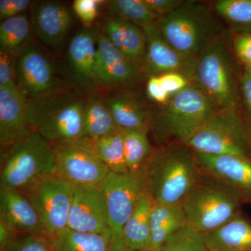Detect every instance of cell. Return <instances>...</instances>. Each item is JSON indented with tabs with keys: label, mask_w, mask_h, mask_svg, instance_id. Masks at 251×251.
<instances>
[{
	"label": "cell",
	"mask_w": 251,
	"mask_h": 251,
	"mask_svg": "<svg viewBox=\"0 0 251 251\" xmlns=\"http://www.w3.org/2000/svg\"><path fill=\"white\" fill-rule=\"evenodd\" d=\"M140 173L155 202L179 205L201 171L194 151L185 144L177 143L153 151Z\"/></svg>",
	"instance_id": "obj_1"
},
{
	"label": "cell",
	"mask_w": 251,
	"mask_h": 251,
	"mask_svg": "<svg viewBox=\"0 0 251 251\" xmlns=\"http://www.w3.org/2000/svg\"><path fill=\"white\" fill-rule=\"evenodd\" d=\"M86 102L79 92L64 88L44 97L27 98L31 130L52 145L83 138Z\"/></svg>",
	"instance_id": "obj_2"
},
{
	"label": "cell",
	"mask_w": 251,
	"mask_h": 251,
	"mask_svg": "<svg viewBox=\"0 0 251 251\" xmlns=\"http://www.w3.org/2000/svg\"><path fill=\"white\" fill-rule=\"evenodd\" d=\"M162 35L179 53L196 61L219 39L221 24L212 10L196 1H186L173 12L158 18Z\"/></svg>",
	"instance_id": "obj_3"
},
{
	"label": "cell",
	"mask_w": 251,
	"mask_h": 251,
	"mask_svg": "<svg viewBox=\"0 0 251 251\" xmlns=\"http://www.w3.org/2000/svg\"><path fill=\"white\" fill-rule=\"evenodd\" d=\"M242 200L233 188L201 173L181 206L186 224L206 234L233 219Z\"/></svg>",
	"instance_id": "obj_4"
},
{
	"label": "cell",
	"mask_w": 251,
	"mask_h": 251,
	"mask_svg": "<svg viewBox=\"0 0 251 251\" xmlns=\"http://www.w3.org/2000/svg\"><path fill=\"white\" fill-rule=\"evenodd\" d=\"M52 175H56L53 147L34 130L1 153L0 189L23 193Z\"/></svg>",
	"instance_id": "obj_5"
},
{
	"label": "cell",
	"mask_w": 251,
	"mask_h": 251,
	"mask_svg": "<svg viewBox=\"0 0 251 251\" xmlns=\"http://www.w3.org/2000/svg\"><path fill=\"white\" fill-rule=\"evenodd\" d=\"M217 110L211 99L196 83L171 97L153 122L158 139L185 144Z\"/></svg>",
	"instance_id": "obj_6"
},
{
	"label": "cell",
	"mask_w": 251,
	"mask_h": 251,
	"mask_svg": "<svg viewBox=\"0 0 251 251\" xmlns=\"http://www.w3.org/2000/svg\"><path fill=\"white\" fill-rule=\"evenodd\" d=\"M193 151L249 159V144L237 106L217 109L185 143Z\"/></svg>",
	"instance_id": "obj_7"
},
{
	"label": "cell",
	"mask_w": 251,
	"mask_h": 251,
	"mask_svg": "<svg viewBox=\"0 0 251 251\" xmlns=\"http://www.w3.org/2000/svg\"><path fill=\"white\" fill-rule=\"evenodd\" d=\"M194 83L217 109L237 106L233 66L228 49L221 39L213 41L195 64Z\"/></svg>",
	"instance_id": "obj_8"
},
{
	"label": "cell",
	"mask_w": 251,
	"mask_h": 251,
	"mask_svg": "<svg viewBox=\"0 0 251 251\" xmlns=\"http://www.w3.org/2000/svg\"><path fill=\"white\" fill-rule=\"evenodd\" d=\"M74 185L57 175L46 176L21 193L34 206L48 236L68 227Z\"/></svg>",
	"instance_id": "obj_9"
},
{
	"label": "cell",
	"mask_w": 251,
	"mask_h": 251,
	"mask_svg": "<svg viewBox=\"0 0 251 251\" xmlns=\"http://www.w3.org/2000/svg\"><path fill=\"white\" fill-rule=\"evenodd\" d=\"M56 175L73 185L99 186L109 173L87 138L52 145Z\"/></svg>",
	"instance_id": "obj_10"
},
{
	"label": "cell",
	"mask_w": 251,
	"mask_h": 251,
	"mask_svg": "<svg viewBox=\"0 0 251 251\" xmlns=\"http://www.w3.org/2000/svg\"><path fill=\"white\" fill-rule=\"evenodd\" d=\"M106 204L109 227L114 239L122 238V229L146 189L141 173L119 174L109 171L99 185Z\"/></svg>",
	"instance_id": "obj_11"
},
{
	"label": "cell",
	"mask_w": 251,
	"mask_h": 251,
	"mask_svg": "<svg viewBox=\"0 0 251 251\" xmlns=\"http://www.w3.org/2000/svg\"><path fill=\"white\" fill-rule=\"evenodd\" d=\"M15 75L18 88L28 99L44 97L64 88L50 59L34 44L16 56Z\"/></svg>",
	"instance_id": "obj_12"
},
{
	"label": "cell",
	"mask_w": 251,
	"mask_h": 251,
	"mask_svg": "<svg viewBox=\"0 0 251 251\" xmlns=\"http://www.w3.org/2000/svg\"><path fill=\"white\" fill-rule=\"evenodd\" d=\"M97 37L96 87L116 89L138 80L143 68L120 53L103 32H97Z\"/></svg>",
	"instance_id": "obj_13"
},
{
	"label": "cell",
	"mask_w": 251,
	"mask_h": 251,
	"mask_svg": "<svg viewBox=\"0 0 251 251\" xmlns=\"http://www.w3.org/2000/svg\"><path fill=\"white\" fill-rule=\"evenodd\" d=\"M68 227L87 233L110 229L106 204L99 186L74 185Z\"/></svg>",
	"instance_id": "obj_14"
},
{
	"label": "cell",
	"mask_w": 251,
	"mask_h": 251,
	"mask_svg": "<svg viewBox=\"0 0 251 251\" xmlns=\"http://www.w3.org/2000/svg\"><path fill=\"white\" fill-rule=\"evenodd\" d=\"M143 29L147 39L146 54L142 65L143 72L149 77L179 73L194 82L196 61L184 57L174 49L162 35L156 23Z\"/></svg>",
	"instance_id": "obj_15"
},
{
	"label": "cell",
	"mask_w": 251,
	"mask_h": 251,
	"mask_svg": "<svg viewBox=\"0 0 251 251\" xmlns=\"http://www.w3.org/2000/svg\"><path fill=\"white\" fill-rule=\"evenodd\" d=\"M97 58V32L84 27L73 36L67 54L69 74L79 93L87 94L95 88Z\"/></svg>",
	"instance_id": "obj_16"
},
{
	"label": "cell",
	"mask_w": 251,
	"mask_h": 251,
	"mask_svg": "<svg viewBox=\"0 0 251 251\" xmlns=\"http://www.w3.org/2000/svg\"><path fill=\"white\" fill-rule=\"evenodd\" d=\"M201 173L220 180L235 189L242 199H251V162L234 155H213L196 152Z\"/></svg>",
	"instance_id": "obj_17"
},
{
	"label": "cell",
	"mask_w": 251,
	"mask_h": 251,
	"mask_svg": "<svg viewBox=\"0 0 251 251\" xmlns=\"http://www.w3.org/2000/svg\"><path fill=\"white\" fill-rule=\"evenodd\" d=\"M30 13L33 34L46 45H60L72 25V14L67 6L59 1H36Z\"/></svg>",
	"instance_id": "obj_18"
},
{
	"label": "cell",
	"mask_w": 251,
	"mask_h": 251,
	"mask_svg": "<svg viewBox=\"0 0 251 251\" xmlns=\"http://www.w3.org/2000/svg\"><path fill=\"white\" fill-rule=\"evenodd\" d=\"M27 98L18 87L0 89V145L10 148L30 133Z\"/></svg>",
	"instance_id": "obj_19"
},
{
	"label": "cell",
	"mask_w": 251,
	"mask_h": 251,
	"mask_svg": "<svg viewBox=\"0 0 251 251\" xmlns=\"http://www.w3.org/2000/svg\"><path fill=\"white\" fill-rule=\"evenodd\" d=\"M0 219L16 234H37L49 237L34 206L18 191L0 189Z\"/></svg>",
	"instance_id": "obj_20"
},
{
	"label": "cell",
	"mask_w": 251,
	"mask_h": 251,
	"mask_svg": "<svg viewBox=\"0 0 251 251\" xmlns=\"http://www.w3.org/2000/svg\"><path fill=\"white\" fill-rule=\"evenodd\" d=\"M103 29L104 35L120 53L142 67L147 48L143 28L115 16L105 18Z\"/></svg>",
	"instance_id": "obj_21"
},
{
	"label": "cell",
	"mask_w": 251,
	"mask_h": 251,
	"mask_svg": "<svg viewBox=\"0 0 251 251\" xmlns=\"http://www.w3.org/2000/svg\"><path fill=\"white\" fill-rule=\"evenodd\" d=\"M204 236L209 250L251 251V224L239 212L227 224Z\"/></svg>",
	"instance_id": "obj_22"
},
{
	"label": "cell",
	"mask_w": 251,
	"mask_h": 251,
	"mask_svg": "<svg viewBox=\"0 0 251 251\" xmlns=\"http://www.w3.org/2000/svg\"><path fill=\"white\" fill-rule=\"evenodd\" d=\"M186 225L181 204L169 205L154 202L150 216V238L145 251H158L167 239Z\"/></svg>",
	"instance_id": "obj_23"
},
{
	"label": "cell",
	"mask_w": 251,
	"mask_h": 251,
	"mask_svg": "<svg viewBox=\"0 0 251 251\" xmlns=\"http://www.w3.org/2000/svg\"><path fill=\"white\" fill-rule=\"evenodd\" d=\"M105 100L120 130L148 129V111L134 96L118 92L108 96Z\"/></svg>",
	"instance_id": "obj_24"
},
{
	"label": "cell",
	"mask_w": 251,
	"mask_h": 251,
	"mask_svg": "<svg viewBox=\"0 0 251 251\" xmlns=\"http://www.w3.org/2000/svg\"><path fill=\"white\" fill-rule=\"evenodd\" d=\"M154 201L145 189L134 210L122 229V239L126 245L138 251H145L150 238V216Z\"/></svg>",
	"instance_id": "obj_25"
},
{
	"label": "cell",
	"mask_w": 251,
	"mask_h": 251,
	"mask_svg": "<svg viewBox=\"0 0 251 251\" xmlns=\"http://www.w3.org/2000/svg\"><path fill=\"white\" fill-rule=\"evenodd\" d=\"M112 239L110 229L100 233H87L68 227L50 238L54 251H109Z\"/></svg>",
	"instance_id": "obj_26"
},
{
	"label": "cell",
	"mask_w": 251,
	"mask_h": 251,
	"mask_svg": "<svg viewBox=\"0 0 251 251\" xmlns=\"http://www.w3.org/2000/svg\"><path fill=\"white\" fill-rule=\"evenodd\" d=\"M120 130L105 98L93 95L87 99L84 113L83 138L97 140Z\"/></svg>",
	"instance_id": "obj_27"
},
{
	"label": "cell",
	"mask_w": 251,
	"mask_h": 251,
	"mask_svg": "<svg viewBox=\"0 0 251 251\" xmlns=\"http://www.w3.org/2000/svg\"><path fill=\"white\" fill-rule=\"evenodd\" d=\"M31 26L27 15L21 14L1 21L0 52L17 56L30 44Z\"/></svg>",
	"instance_id": "obj_28"
},
{
	"label": "cell",
	"mask_w": 251,
	"mask_h": 251,
	"mask_svg": "<svg viewBox=\"0 0 251 251\" xmlns=\"http://www.w3.org/2000/svg\"><path fill=\"white\" fill-rule=\"evenodd\" d=\"M94 151L108 167L109 171L119 174L129 173L125 154L122 130L97 140H91Z\"/></svg>",
	"instance_id": "obj_29"
},
{
	"label": "cell",
	"mask_w": 251,
	"mask_h": 251,
	"mask_svg": "<svg viewBox=\"0 0 251 251\" xmlns=\"http://www.w3.org/2000/svg\"><path fill=\"white\" fill-rule=\"evenodd\" d=\"M148 131V129L122 130L126 163L129 173H140L154 151L149 141Z\"/></svg>",
	"instance_id": "obj_30"
},
{
	"label": "cell",
	"mask_w": 251,
	"mask_h": 251,
	"mask_svg": "<svg viewBox=\"0 0 251 251\" xmlns=\"http://www.w3.org/2000/svg\"><path fill=\"white\" fill-rule=\"evenodd\" d=\"M107 5L118 17L142 28L155 24L159 18L150 9L145 0H112L107 1Z\"/></svg>",
	"instance_id": "obj_31"
},
{
	"label": "cell",
	"mask_w": 251,
	"mask_h": 251,
	"mask_svg": "<svg viewBox=\"0 0 251 251\" xmlns=\"http://www.w3.org/2000/svg\"><path fill=\"white\" fill-rule=\"evenodd\" d=\"M158 251H209V249L204 234L186 224L170 236Z\"/></svg>",
	"instance_id": "obj_32"
},
{
	"label": "cell",
	"mask_w": 251,
	"mask_h": 251,
	"mask_svg": "<svg viewBox=\"0 0 251 251\" xmlns=\"http://www.w3.org/2000/svg\"><path fill=\"white\" fill-rule=\"evenodd\" d=\"M213 9L227 22L251 27V0H219Z\"/></svg>",
	"instance_id": "obj_33"
},
{
	"label": "cell",
	"mask_w": 251,
	"mask_h": 251,
	"mask_svg": "<svg viewBox=\"0 0 251 251\" xmlns=\"http://www.w3.org/2000/svg\"><path fill=\"white\" fill-rule=\"evenodd\" d=\"M3 251H54L50 238L37 234H18Z\"/></svg>",
	"instance_id": "obj_34"
},
{
	"label": "cell",
	"mask_w": 251,
	"mask_h": 251,
	"mask_svg": "<svg viewBox=\"0 0 251 251\" xmlns=\"http://www.w3.org/2000/svg\"><path fill=\"white\" fill-rule=\"evenodd\" d=\"M104 2L100 0H75L73 9L86 28H92V23L99 15V6Z\"/></svg>",
	"instance_id": "obj_35"
},
{
	"label": "cell",
	"mask_w": 251,
	"mask_h": 251,
	"mask_svg": "<svg viewBox=\"0 0 251 251\" xmlns=\"http://www.w3.org/2000/svg\"><path fill=\"white\" fill-rule=\"evenodd\" d=\"M16 55L0 52V89L17 87L15 75Z\"/></svg>",
	"instance_id": "obj_36"
},
{
	"label": "cell",
	"mask_w": 251,
	"mask_h": 251,
	"mask_svg": "<svg viewBox=\"0 0 251 251\" xmlns=\"http://www.w3.org/2000/svg\"><path fill=\"white\" fill-rule=\"evenodd\" d=\"M165 90L171 97L187 88L194 83L191 78L179 73L172 72L158 75Z\"/></svg>",
	"instance_id": "obj_37"
},
{
	"label": "cell",
	"mask_w": 251,
	"mask_h": 251,
	"mask_svg": "<svg viewBox=\"0 0 251 251\" xmlns=\"http://www.w3.org/2000/svg\"><path fill=\"white\" fill-rule=\"evenodd\" d=\"M32 4L29 0H1L0 1V18L1 21L23 14V11Z\"/></svg>",
	"instance_id": "obj_38"
},
{
	"label": "cell",
	"mask_w": 251,
	"mask_h": 251,
	"mask_svg": "<svg viewBox=\"0 0 251 251\" xmlns=\"http://www.w3.org/2000/svg\"><path fill=\"white\" fill-rule=\"evenodd\" d=\"M147 94L149 98L153 101L161 105L166 104L171 97L162 86L158 75L149 77L147 84Z\"/></svg>",
	"instance_id": "obj_39"
},
{
	"label": "cell",
	"mask_w": 251,
	"mask_h": 251,
	"mask_svg": "<svg viewBox=\"0 0 251 251\" xmlns=\"http://www.w3.org/2000/svg\"><path fill=\"white\" fill-rule=\"evenodd\" d=\"M234 50L237 57L246 66L251 65V32L244 33L236 38Z\"/></svg>",
	"instance_id": "obj_40"
},
{
	"label": "cell",
	"mask_w": 251,
	"mask_h": 251,
	"mask_svg": "<svg viewBox=\"0 0 251 251\" xmlns=\"http://www.w3.org/2000/svg\"><path fill=\"white\" fill-rule=\"evenodd\" d=\"M184 1L182 0H145L150 9L158 17L173 12L184 4Z\"/></svg>",
	"instance_id": "obj_41"
},
{
	"label": "cell",
	"mask_w": 251,
	"mask_h": 251,
	"mask_svg": "<svg viewBox=\"0 0 251 251\" xmlns=\"http://www.w3.org/2000/svg\"><path fill=\"white\" fill-rule=\"evenodd\" d=\"M16 235L14 231L0 219V251H4Z\"/></svg>",
	"instance_id": "obj_42"
},
{
	"label": "cell",
	"mask_w": 251,
	"mask_h": 251,
	"mask_svg": "<svg viewBox=\"0 0 251 251\" xmlns=\"http://www.w3.org/2000/svg\"><path fill=\"white\" fill-rule=\"evenodd\" d=\"M243 97L248 110L251 113V76L247 72L243 74L241 79Z\"/></svg>",
	"instance_id": "obj_43"
},
{
	"label": "cell",
	"mask_w": 251,
	"mask_h": 251,
	"mask_svg": "<svg viewBox=\"0 0 251 251\" xmlns=\"http://www.w3.org/2000/svg\"><path fill=\"white\" fill-rule=\"evenodd\" d=\"M109 251H138L128 247L126 245L122 240V238L120 239H112L111 246H110Z\"/></svg>",
	"instance_id": "obj_44"
},
{
	"label": "cell",
	"mask_w": 251,
	"mask_h": 251,
	"mask_svg": "<svg viewBox=\"0 0 251 251\" xmlns=\"http://www.w3.org/2000/svg\"><path fill=\"white\" fill-rule=\"evenodd\" d=\"M245 72H247L251 76V65L246 66Z\"/></svg>",
	"instance_id": "obj_45"
},
{
	"label": "cell",
	"mask_w": 251,
	"mask_h": 251,
	"mask_svg": "<svg viewBox=\"0 0 251 251\" xmlns=\"http://www.w3.org/2000/svg\"><path fill=\"white\" fill-rule=\"evenodd\" d=\"M209 251H212V250H209Z\"/></svg>",
	"instance_id": "obj_46"
}]
</instances>
